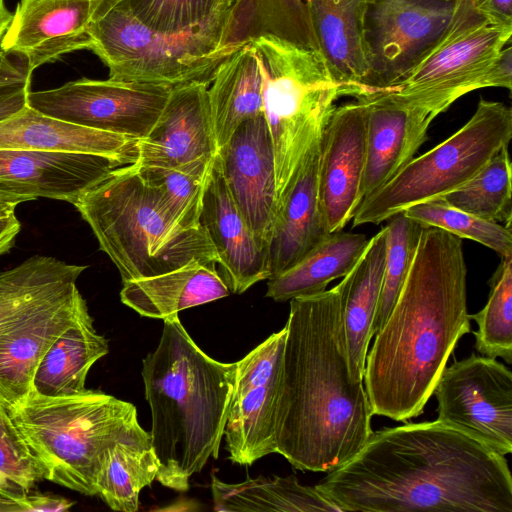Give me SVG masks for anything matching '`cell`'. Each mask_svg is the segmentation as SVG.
<instances>
[{"instance_id": "20", "label": "cell", "mask_w": 512, "mask_h": 512, "mask_svg": "<svg viewBox=\"0 0 512 512\" xmlns=\"http://www.w3.org/2000/svg\"><path fill=\"white\" fill-rule=\"evenodd\" d=\"M199 223L215 248L231 293L242 294L270 278L268 254L235 205L217 155L207 179Z\"/></svg>"}, {"instance_id": "7", "label": "cell", "mask_w": 512, "mask_h": 512, "mask_svg": "<svg viewBox=\"0 0 512 512\" xmlns=\"http://www.w3.org/2000/svg\"><path fill=\"white\" fill-rule=\"evenodd\" d=\"M233 0L201 23L175 33L139 22L124 0H103L90 28L91 47L109 78L176 87L210 85L219 65L234 51L221 48Z\"/></svg>"}, {"instance_id": "5", "label": "cell", "mask_w": 512, "mask_h": 512, "mask_svg": "<svg viewBox=\"0 0 512 512\" xmlns=\"http://www.w3.org/2000/svg\"><path fill=\"white\" fill-rule=\"evenodd\" d=\"M73 205L122 283L173 270L192 259L218 264L205 230L184 228L134 162L111 171Z\"/></svg>"}, {"instance_id": "47", "label": "cell", "mask_w": 512, "mask_h": 512, "mask_svg": "<svg viewBox=\"0 0 512 512\" xmlns=\"http://www.w3.org/2000/svg\"><path fill=\"white\" fill-rule=\"evenodd\" d=\"M30 200L35 199L25 186L0 179V201L20 204Z\"/></svg>"}, {"instance_id": "15", "label": "cell", "mask_w": 512, "mask_h": 512, "mask_svg": "<svg viewBox=\"0 0 512 512\" xmlns=\"http://www.w3.org/2000/svg\"><path fill=\"white\" fill-rule=\"evenodd\" d=\"M87 309L74 282L31 306L0 334L1 404L8 407L31 391L46 352Z\"/></svg>"}, {"instance_id": "12", "label": "cell", "mask_w": 512, "mask_h": 512, "mask_svg": "<svg viewBox=\"0 0 512 512\" xmlns=\"http://www.w3.org/2000/svg\"><path fill=\"white\" fill-rule=\"evenodd\" d=\"M437 420L502 455L512 451V373L494 358L471 354L446 366L435 386Z\"/></svg>"}, {"instance_id": "35", "label": "cell", "mask_w": 512, "mask_h": 512, "mask_svg": "<svg viewBox=\"0 0 512 512\" xmlns=\"http://www.w3.org/2000/svg\"><path fill=\"white\" fill-rule=\"evenodd\" d=\"M441 198L474 216L511 227L512 167L508 146L469 181Z\"/></svg>"}, {"instance_id": "46", "label": "cell", "mask_w": 512, "mask_h": 512, "mask_svg": "<svg viewBox=\"0 0 512 512\" xmlns=\"http://www.w3.org/2000/svg\"><path fill=\"white\" fill-rule=\"evenodd\" d=\"M32 72L24 60L16 63L0 50V82L32 76Z\"/></svg>"}, {"instance_id": "49", "label": "cell", "mask_w": 512, "mask_h": 512, "mask_svg": "<svg viewBox=\"0 0 512 512\" xmlns=\"http://www.w3.org/2000/svg\"><path fill=\"white\" fill-rule=\"evenodd\" d=\"M449 1H461V0H449ZM472 2H474L477 6L482 2V0H471Z\"/></svg>"}, {"instance_id": "3", "label": "cell", "mask_w": 512, "mask_h": 512, "mask_svg": "<svg viewBox=\"0 0 512 512\" xmlns=\"http://www.w3.org/2000/svg\"><path fill=\"white\" fill-rule=\"evenodd\" d=\"M470 320L462 239L425 226L367 353L363 381L373 415L404 422L421 415Z\"/></svg>"}, {"instance_id": "30", "label": "cell", "mask_w": 512, "mask_h": 512, "mask_svg": "<svg viewBox=\"0 0 512 512\" xmlns=\"http://www.w3.org/2000/svg\"><path fill=\"white\" fill-rule=\"evenodd\" d=\"M260 37L277 38L319 52L307 0H233L221 48L235 51Z\"/></svg>"}, {"instance_id": "41", "label": "cell", "mask_w": 512, "mask_h": 512, "mask_svg": "<svg viewBox=\"0 0 512 512\" xmlns=\"http://www.w3.org/2000/svg\"><path fill=\"white\" fill-rule=\"evenodd\" d=\"M228 0H124L129 12L143 25L175 33L208 19Z\"/></svg>"}, {"instance_id": "8", "label": "cell", "mask_w": 512, "mask_h": 512, "mask_svg": "<svg viewBox=\"0 0 512 512\" xmlns=\"http://www.w3.org/2000/svg\"><path fill=\"white\" fill-rule=\"evenodd\" d=\"M262 76L263 115L275 164L277 207L349 87L330 75L319 52L260 37L251 41Z\"/></svg>"}, {"instance_id": "16", "label": "cell", "mask_w": 512, "mask_h": 512, "mask_svg": "<svg viewBox=\"0 0 512 512\" xmlns=\"http://www.w3.org/2000/svg\"><path fill=\"white\" fill-rule=\"evenodd\" d=\"M217 158L235 205L268 254L277 195L274 153L264 115L241 123L218 148Z\"/></svg>"}, {"instance_id": "24", "label": "cell", "mask_w": 512, "mask_h": 512, "mask_svg": "<svg viewBox=\"0 0 512 512\" xmlns=\"http://www.w3.org/2000/svg\"><path fill=\"white\" fill-rule=\"evenodd\" d=\"M369 0H307L319 53L331 77L353 90L366 93L369 67L364 24Z\"/></svg>"}, {"instance_id": "28", "label": "cell", "mask_w": 512, "mask_h": 512, "mask_svg": "<svg viewBox=\"0 0 512 512\" xmlns=\"http://www.w3.org/2000/svg\"><path fill=\"white\" fill-rule=\"evenodd\" d=\"M108 352V341L95 329L87 309L46 352L31 390L48 397L81 395L88 391L85 383L91 367Z\"/></svg>"}, {"instance_id": "32", "label": "cell", "mask_w": 512, "mask_h": 512, "mask_svg": "<svg viewBox=\"0 0 512 512\" xmlns=\"http://www.w3.org/2000/svg\"><path fill=\"white\" fill-rule=\"evenodd\" d=\"M215 511L341 512L316 486L302 485L295 476H258L226 483L212 475Z\"/></svg>"}, {"instance_id": "4", "label": "cell", "mask_w": 512, "mask_h": 512, "mask_svg": "<svg viewBox=\"0 0 512 512\" xmlns=\"http://www.w3.org/2000/svg\"><path fill=\"white\" fill-rule=\"evenodd\" d=\"M236 362L208 356L178 314L163 319L157 347L142 361L150 438L161 485L179 492L210 457L217 459L234 387Z\"/></svg>"}, {"instance_id": "45", "label": "cell", "mask_w": 512, "mask_h": 512, "mask_svg": "<svg viewBox=\"0 0 512 512\" xmlns=\"http://www.w3.org/2000/svg\"><path fill=\"white\" fill-rule=\"evenodd\" d=\"M477 7L492 19L512 25V0H482Z\"/></svg>"}, {"instance_id": "40", "label": "cell", "mask_w": 512, "mask_h": 512, "mask_svg": "<svg viewBox=\"0 0 512 512\" xmlns=\"http://www.w3.org/2000/svg\"><path fill=\"white\" fill-rule=\"evenodd\" d=\"M42 480L38 461L0 403V496H25Z\"/></svg>"}, {"instance_id": "18", "label": "cell", "mask_w": 512, "mask_h": 512, "mask_svg": "<svg viewBox=\"0 0 512 512\" xmlns=\"http://www.w3.org/2000/svg\"><path fill=\"white\" fill-rule=\"evenodd\" d=\"M103 0H19L0 43L34 71L91 47L90 28Z\"/></svg>"}, {"instance_id": "11", "label": "cell", "mask_w": 512, "mask_h": 512, "mask_svg": "<svg viewBox=\"0 0 512 512\" xmlns=\"http://www.w3.org/2000/svg\"><path fill=\"white\" fill-rule=\"evenodd\" d=\"M171 89L110 78H82L57 88L30 91L28 106L62 121L137 141L156 124Z\"/></svg>"}, {"instance_id": "31", "label": "cell", "mask_w": 512, "mask_h": 512, "mask_svg": "<svg viewBox=\"0 0 512 512\" xmlns=\"http://www.w3.org/2000/svg\"><path fill=\"white\" fill-rule=\"evenodd\" d=\"M369 239L343 230L330 233L290 268L268 279L266 296L285 302L325 291L351 271Z\"/></svg>"}, {"instance_id": "23", "label": "cell", "mask_w": 512, "mask_h": 512, "mask_svg": "<svg viewBox=\"0 0 512 512\" xmlns=\"http://www.w3.org/2000/svg\"><path fill=\"white\" fill-rule=\"evenodd\" d=\"M320 153L321 139L307 153L278 204L268 247L270 278L290 268L330 234L318 195Z\"/></svg>"}, {"instance_id": "1", "label": "cell", "mask_w": 512, "mask_h": 512, "mask_svg": "<svg viewBox=\"0 0 512 512\" xmlns=\"http://www.w3.org/2000/svg\"><path fill=\"white\" fill-rule=\"evenodd\" d=\"M315 486L341 512H512L504 455L437 419L372 432Z\"/></svg>"}, {"instance_id": "13", "label": "cell", "mask_w": 512, "mask_h": 512, "mask_svg": "<svg viewBox=\"0 0 512 512\" xmlns=\"http://www.w3.org/2000/svg\"><path fill=\"white\" fill-rule=\"evenodd\" d=\"M455 5L449 0H369L364 24L369 73L364 95L398 82L444 32Z\"/></svg>"}, {"instance_id": "42", "label": "cell", "mask_w": 512, "mask_h": 512, "mask_svg": "<svg viewBox=\"0 0 512 512\" xmlns=\"http://www.w3.org/2000/svg\"><path fill=\"white\" fill-rule=\"evenodd\" d=\"M73 505L74 502L66 498L33 490L18 498L0 496V511L4 512H58L67 511Z\"/></svg>"}, {"instance_id": "19", "label": "cell", "mask_w": 512, "mask_h": 512, "mask_svg": "<svg viewBox=\"0 0 512 512\" xmlns=\"http://www.w3.org/2000/svg\"><path fill=\"white\" fill-rule=\"evenodd\" d=\"M208 84L173 87L150 133L135 142V163L179 167L212 162L218 145L211 116Z\"/></svg>"}, {"instance_id": "39", "label": "cell", "mask_w": 512, "mask_h": 512, "mask_svg": "<svg viewBox=\"0 0 512 512\" xmlns=\"http://www.w3.org/2000/svg\"><path fill=\"white\" fill-rule=\"evenodd\" d=\"M387 249L382 288L373 322V336L390 314L410 270L421 233L425 226L404 212L387 220Z\"/></svg>"}, {"instance_id": "36", "label": "cell", "mask_w": 512, "mask_h": 512, "mask_svg": "<svg viewBox=\"0 0 512 512\" xmlns=\"http://www.w3.org/2000/svg\"><path fill=\"white\" fill-rule=\"evenodd\" d=\"M502 260L488 281L486 305L469 318L477 324L475 349L489 358L512 363V255Z\"/></svg>"}, {"instance_id": "27", "label": "cell", "mask_w": 512, "mask_h": 512, "mask_svg": "<svg viewBox=\"0 0 512 512\" xmlns=\"http://www.w3.org/2000/svg\"><path fill=\"white\" fill-rule=\"evenodd\" d=\"M136 140L75 125L29 106L0 122V150L91 153L135 162Z\"/></svg>"}, {"instance_id": "48", "label": "cell", "mask_w": 512, "mask_h": 512, "mask_svg": "<svg viewBox=\"0 0 512 512\" xmlns=\"http://www.w3.org/2000/svg\"><path fill=\"white\" fill-rule=\"evenodd\" d=\"M12 13L8 11L4 0H0V43L11 21Z\"/></svg>"}, {"instance_id": "21", "label": "cell", "mask_w": 512, "mask_h": 512, "mask_svg": "<svg viewBox=\"0 0 512 512\" xmlns=\"http://www.w3.org/2000/svg\"><path fill=\"white\" fill-rule=\"evenodd\" d=\"M355 99L367 106L366 160L361 184L363 200L414 158L426 142L428 128L434 119L383 93Z\"/></svg>"}, {"instance_id": "14", "label": "cell", "mask_w": 512, "mask_h": 512, "mask_svg": "<svg viewBox=\"0 0 512 512\" xmlns=\"http://www.w3.org/2000/svg\"><path fill=\"white\" fill-rule=\"evenodd\" d=\"M286 327L271 334L236 362L224 428L229 459L250 466L276 453L275 413Z\"/></svg>"}, {"instance_id": "38", "label": "cell", "mask_w": 512, "mask_h": 512, "mask_svg": "<svg viewBox=\"0 0 512 512\" xmlns=\"http://www.w3.org/2000/svg\"><path fill=\"white\" fill-rule=\"evenodd\" d=\"M403 212L423 226L437 227L461 239L474 240L501 257L512 255L511 227L474 216L451 206L441 197L415 204Z\"/></svg>"}, {"instance_id": "25", "label": "cell", "mask_w": 512, "mask_h": 512, "mask_svg": "<svg viewBox=\"0 0 512 512\" xmlns=\"http://www.w3.org/2000/svg\"><path fill=\"white\" fill-rule=\"evenodd\" d=\"M230 293L216 263L192 259L173 270L123 282L120 299L141 316L163 320Z\"/></svg>"}, {"instance_id": "10", "label": "cell", "mask_w": 512, "mask_h": 512, "mask_svg": "<svg viewBox=\"0 0 512 512\" xmlns=\"http://www.w3.org/2000/svg\"><path fill=\"white\" fill-rule=\"evenodd\" d=\"M512 139V110L481 98L471 118L449 138L411 159L364 198L353 227L379 224L407 208L442 197L469 181Z\"/></svg>"}, {"instance_id": "2", "label": "cell", "mask_w": 512, "mask_h": 512, "mask_svg": "<svg viewBox=\"0 0 512 512\" xmlns=\"http://www.w3.org/2000/svg\"><path fill=\"white\" fill-rule=\"evenodd\" d=\"M285 327L276 453L296 469L329 473L373 432L364 384L349 371L339 285L291 299Z\"/></svg>"}, {"instance_id": "22", "label": "cell", "mask_w": 512, "mask_h": 512, "mask_svg": "<svg viewBox=\"0 0 512 512\" xmlns=\"http://www.w3.org/2000/svg\"><path fill=\"white\" fill-rule=\"evenodd\" d=\"M126 164L130 162L91 153L0 150V179L25 186L34 199L73 204L111 171Z\"/></svg>"}, {"instance_id": "6", "label": "cell", "mask_w": 512, "mask_h": 512, "mask_svg": "<svg viewBox=\"0 0 512 512\" xmlns=\"http://www.w3.org/2000/svg\"><path fill=\"white\" fill-rule=\"evenodd\" d=\"M6 408L44 480L87 496H96L106 450L142 427L134 404L91 389L70 397L31 390Z\"/></svg>"}, {"instance_id": "17", "label": "cell", "mask_w": 512, "mask_h": 512, "mask_svg": "<svg viewBox=\"0 0 512 512\" xmlns=\"http://www.w3.org/2000/svg\"><path fill=\"white\" fill-rule=\"evenodd\" d=\"M366 132L367 106L356 99L335 108L322 134L318 195L329 233L343 230L362 201Z\"/></svg>"}, {"instance_id": "9", "label": "cell", "mask_w": 512, "mask_h": 512, "mask_svg": "<svg viewBox=\"0 0 512 512\" xmlns=\"http://www.w3.org/2000/svg\"><path fill=\"white\" fill-rule=\"evenodd\" d=\"M511 35L512 25L487 16L471 0L457 1L438 39L398 82L377 92L435 119L472 91L511 90Z\"/></svg>"}, {"instance_id": "29", "label": "cell", "mask_w": 512, "mask_h": 512, "mask_svg": "<svg viewBox=\"0 0 512 512\" xmlns=\"http://www.w3.org/2000/svg\"><path fill=\"white\" fill-rule=\"evenodd\" d=\"M210 84L208 97L219 148L241 123L263 115L262 76L252 43L230 54Z\"/></svg>"}, {"instance_id": "26", "label": "cell", "mask_w": 512, "mask_h": 512, "mask_svg": "<svg viewBox=\"0 0 512 512\" xmlns=\"http://www.w3.org/2000/svg\"><path fill=\"white\" fill-rule=\"evenodd\" d=\"M387 234L383 227L369 242L351 271L338 284L349 371L363 382L368 346L381 293Z\"/></svg>"}, {"instance_id": "34", "label": "cell", "mask_w": 512, "mask_h": 512, "mask_svg": "<svg viewBox=\"0 0 512 512\" xmlns=\"http://www.w3.org/2000/svg\"><path fill=\"white\" fill-rule=\"evenodd\" d=\"M86 268L55 257L34 255L0 271V334L31 306L77 282Z\"/></svg>"}, {"instance_id": "44", "label": "cell", "mask_w": 512, "mask_h": 512, "mask_svg": "<svg viewBox=\"0 0 512 512\" xmlns=\"http://www.w3.org/2000/svg\"><path fill=\"white\" fill-rule=\"evenodd\" d=\"M20 230L21 224L15 212L0 217V257L13 248Z\"/></svg>"}, {"instance_id": "43", "label": "cell", "mask_w": 512, "mask_h": 512, "mask_svg": "<svg viewBox=\"0 0 512 512\" xmlns=\"http://www.w3.org/2000/svg\"><path fill=\"white\" fill-rule=\"evenodd\" d=\"M31 76L0 82V122L18 114L28 106Z\"/></svg>"}, {"instance_id": "33", "label": "cell", "mask_w": 512, "mask_h": 512, "mask_svg": "<svg viewBox=\"0 0 512 512\" xmlns=\"http://www.w3.org/2000/svg\"><path fill=\"white\" fill-rule=\"evenodd\" d=\"M159 469L150 433L140 427L110 446L96 478V496L114 511L136 512L143 488L156 480Z\"/></svg>"}, {"instance_id": "37", "label": "cell", "mask_w": 512, "mask_h": 512, "mask_svg": "<svg viewBox=\"0 0 512 512\" xmlns=\"http://www.w3.org/2000/svg\"><path fill=\"white\" fill-rule=\"evenodd\" d=\"M213 161L179 167L141 166L134 163L143 179L161 192L178 222L186 229H196L201 227L199 216Z\"/></svg>"}]
</instances>
